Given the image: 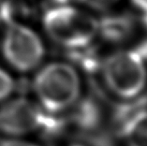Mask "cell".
<instances>
[{
    "instance_id": "6da1fadb",
    "label": "cell",
    "mask_w": 147,
    "mask_h": 146,
    "mask_svg": "<svg viewBox=\"0 0 147 146\" xmlns=\"http://www.w3.org/2000/svg\"><path fill=\"white\" fill-rule=\"evenodd\" d=\"M33 87L43 107L53 114L65 111L76 101L80 78L70 65L54 62L38 73Z\"/></svg>"
},
{
    "instance_id": "7a4b0ae2",
    "label": "cell",
    "mask_w": 147,
    "mask_h": 146,
    "mask_svg": "<svg viewBox=\"0 0 147 146\" xmlns=\"http://www.w3.org/2000/svg\"><path fill=\"white\" fill-rule=\"evenodd\" d=\"M44 28L55 42L69 49H80L94 39L98 23L80 10L57 7L45 13Z\"/></svg>"
},
{
    "instance_id": "3957f363",
    "label": "cell",
    "mask_w": 147,
    "mask_h": 146,
    "mask_svg": "<svg viewBox=\"0 0 147 146\" xmlns=\"http://www.w3.org/2000/svg\"><path fill=\"white\" fill-rule=\"evenodd\" d=\"M103 77L112 93L125 99L139 96L147 78L144 57L139 51H123L103 62Z\"/></svg>"
},
{
    "instance_id": "277c9868",
    "label": "cell",
    "mask_w": 147,
    "mask_h": 146,
    "mask_svg": "<svg viewBox=\"0 0 147 146\" xmlns=\"http://www.w3.org/2000/svg\"><path fill=\"white\" fill-rule=\"evenodd\" d=\"M2 49L9 64L22 72L36 68L44 55L43 45L37 33L18 24L9 26Z\"/></svg>"
},
{
    "instance_id": "5b68a950",
    "label": "cell",
    "mask_w": 147,
    "mask_h": 146,
    "mask_svg": "<svg viewBox=\"0 0 147 146\" xmlns=\"http://www.w3.org/2000/svg\"><path fill=\"white\" fill-rule=\"evenodd\" d=\"M54 116L45 114L27 99H15L0 109V131L9 135H22L41 130L44 133L52 126Z\"/></svg>"
},
{
    "instance_id": "8992f818",
    "label": "cell",
    "mask_w": 147,
    "mask_h": 146,
    "mask_svg": "<svg viewBox=\"0 0 147 146\" xmlns=\"http://www.w3.org/2000/svg\"><path fill=\"white\" fill-rule=\"evenodd\" d=\"M127 146H147V111L140 110L123 120L116 129Z\"/></svg>"
},
{
    "instance_id": "52a82bcc",
    "label": "cell",
    "mask_w": 147,
    "mask_h": 146,
    "mask_svg": "<svg viewBox=\"0 0 147 146\" xmlns=\"http://www.w3.org/2000/svg\"><path fill=\"white\" fill-rule=\"evenodd\" d=\"M133 29V22L130 16L115 15L105 17L98 24V30L101 31L106 40L120 42L130 36Z\"/></svg>"
},
{
    "instance_id": "ba28073f",
    "label": "cell",
    "mask_w": 147,
    "mask_h": 146,
    "mask_svg": "<svg viewBox=\"0 0 147 146\" xmlns=\"http://www.w3.org/2000/svg\"><path fill=\"white\" fill-rule=\"evenodd\" d=\"M14 89V82L8 73L0 69V100L8 97Z\"/></svg>"
},
{
    "instance_id": "9c48e42d",
    "label": "cell",
    "mask_w": 147,
    "mask_h": 146,
    "mask_svg": "<svg viewBox=\"0 0 147 146\" xmlns=\"http://www.w3.org/2000/svg\"><path fill=\"white\" fill-rule=\"evenodd\" d=\"M0 146H37L34 144L17 140H2L0 141Z\"/></svg>"
},
{
    "instance_id": "30bf717a",
    "label": "cell",
    "mask_w": 147,
    "mask_h": 146,
    "mask_svg": "<svg viewBox=\"0 0 147 146\" xmlns=\"http://www.w3.org/2000/svg\"><path fill=\"white\" fill-rule=\"evenodd\" d=\"M84 1L94 5V7H97V8H105V7H109V5L115 3L117 0H84Z\"/></svg>"
},
{
    "instance_id": "8fae6325",
    "label": "cell",
    "mask_w": 147,
    "mask_h": 146,
    "mask_svg": "<svg viewBox=\"0 0 147 146\" xmlns=\"http://www.w3.org/2000/svg\"><path fill=\"white\" fill-rule=\"evenodd\" d=\"M132 2L136 8L141 9L144 13L147 12V0H132Z\"/></svg>"
},
{
    "instance_id": "7c38bea8",
    "label": "cell",
    "mask_w": 147,
    "mask_h": 146,
    "mask_svg": "<svg viewBox=\"0 0 147 146\" xmlns=\"http://www.w3.org/2000/svg\"><path fill=\"white\" fill-rule=\"evenodd\" d=\"M144 26H145L147 29V12L145 13V15H144Z\"/></svg>"
},
{
    "instance_id": "4fadbf2b",
    "label": "cell",
    "mask_w": 147,
    "mask_h": 146,
    "mask_svg": "<svg viewBox=\"0 0 147 146\" xmlns=\"http://www.w3.org/2000/svg\"><path fill=\"white\" fill-rule=\"evenodd\" d=\"M70 146H85V145H82V144H73V145H70Z\"/></svg>"
}]
</instances>
